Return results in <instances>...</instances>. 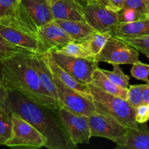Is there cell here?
I'll return each instance as SVG.
<instances>
[{"label": "cell", "instance_id": "6da1fadb", "mask_svg": "<svg viewBox=\"0 0 149 149\" xmlns=\"http://www.w3.org/2000/svg\"><path fill=\"white\" fill-rule=\"evenodd\" d=\"M8 89V97L1 109L15 113L36 128L47 140L45 148L74 149L60 118L58 110L50 109L28 98L17 90Z\"/></svg>", "mask_w": 149, "mask_h": 149}, {"label": "cell", "instance_id": "7a4b0ae2", "mask_svg": "<svg viewBox=\"0 0 149 149\" xmlns=\"http://www.w3.org/2000/svg\"><path fill=\"white\" fill-rule=\"evenodd\" d=\"M23 52L2 61L3 84L7 88L17 90L28 98L52 109L58 110L61 105L44 89L34 67L32 54Z\"/></svg>", "mask_w": 149, "mask_h": 149}, {"label": "cell", "instance_id": "3957f363", "mask_svg": "<svg viewBox=\"0 0 149 149\" xmlns=\"http://www.w3.org/2000/svg\"><path fill=\"white\" fill-rule=\"evenodd\" d=\"M87 85L96 113L110 116L129 129L138 128V123L135 119V109L127 100L105 93L91 83Z\"/></svg>", "mask_w": 149, "mask_h": 149}, {"label": "cell", "instance_id": "277c9868", "mask_svg": "<svg viewBox=\"0 0 149 149\" xmlns=\"http://www.w3.org/2000/svg\"><path fill=\"white\" fill-rule=\"evenodd\" d=\"M13 134L5 146L12 148H39L45 147L47 140L36 128L15 113H11Z\"/></svg>", "mask_w": 149, "mask_h": 149}, {"label": "cell", "instance_id": "5b68a950", "mask_svg": "<svg viewBox=\"0 0 149 149\" xmlns=\"http://www.w3.org/2000/svg\"><path fill=\"white\" fill-rule=\"evenodd\" d=\"M48 54L63 69L83 84L91 82L93 71L99 68L95 59L71 56L54 50L50 51Z\"/></svg>", "mask_w": 149, "mask_h": 149}, {"label": "cell", "instance_id": "8992f818", "mask_svg": "<svg viewBox=\"0 0 149 149\" xmlns=\"http://www.w3.org/2000/svg\"><path fill=\"white\" fill-rule=\"evenodd\" d=\"M139 51L117 36L111 35L104 47L94 58L95 61L111 64H130L139 61Z\"/></svg>", "mask_w": 149, "mask_h": 149}, {"label": "cell", "instance_id": "52a82bcc", "mask_svg": "<svg viewBox=\"0 0 149 149\" xmlns=\"http://www.w3.org/2000/svg\"><path fill=\"white\" fill-rule=\"evenodd\" d=\"M53 73V72H52ZM58 102L61 106L76 114L89 116L96 113L93 102L64 84L53 73Z\"/></svg>", "mask_w": 149, "mask_h": 149}, {"label": "cell", "instance_id": "ba28073f", "mask_svg": "<svg viewBox=\"0 0 149 149\" xmlns=\"http://www.w3.org/2000/svg\"><path fill=\"white\" fill-rule=\"evenodd\" d=\"M0 33L9 42L28 52L46 54L51 51L39 36L10 23L0 21Z\"/></svg>", "mask_w": 149, "mask_h": 149}, {"label": "cell", "instance_id": "9c48e42d", "mask_svg": "<svg viewBox=\"0 0 149 149\" xmlns=\"http://www.w3.org/2000/svg\"><path fill=\"white\" fill-rule=\"evenodd\" d=\"M84 17L86 23L99 32H110L119 22L118 12L107 7L99 0L86 2L84 6Z\"/></svg>", "mask_w": 149, "mask_h": 149}, {"label": "cell", "instance_id": "30bf717a", "mask_svg": "<svg viewBox=\"0 0 149 149\" xmlns=\"http://www.w3.org/2000/svg\"><path fill=\"white\" fill-rule=\"evenodd\" d=\"M0 21L39 36L38 29L23 7L21 0H0Z\"/></svg>", "mask_w": 149, "mask_h": 149}, {"label": "cell", "instance_id": "8fae6325", "mask_svg": "<svg viewBox=\"0 0 149 149\" xmlns=\"http://www.w3.org/2000/svg\"><path fill=\"white\" fill-rule=\"evenodd\" d=\"M91 137H99L116 143L126 135L129 128L115 119L99 113L88 116Z\"/></svg>", "mask_w": 149, "mask_h": 149}, {"label": "cell", "instance_id": "7c38bea8", "mask_svg": "<svg viewBox=\"0 0 149 149\" xmlns=\"http://www.w3.org/2000/svg\"><path fill=\"white\" fill-rule=\"evenodd\" d=\"M60 118L74 145L89 143L91 137L88 116L76 114L61 106L58 109Z\"/></svg>", "mask_w": 149, "mask_h": 149}, {"label": "cell", "instance_id": "4fadbf2b", "mask_svg": "<svg viewBox=\"0 0 149 149\" xmlns=\"http://www.w3.org/2000/svg\"><path fill=\"white\" fill-rule=\"evenodd\" d=\"M38 35L41 42L51 51L57 50L75 41L55 20L38 28Z\"/></svg>", "mask_w": 149, "mask_h": 149}, {"label": "cell", "instance_id": "5bb4252c", "mask_svg": "<svg viewBox=\"0 0 149 149\" xmlns=\"http://www.w3.org/2000/svg\"><path fill=\"white\" fill-rule=\"evenodd\" d=\"M54 20L86 22L84 6L77 0H49Z\"/></svg>", "mask_w": 149, "mask_h": 149}, {"label": "cell", "instance_id": "9a60e30c", "mask_svg": "<svg viewBox=\"0 0 149 149\" xmlns=\"http://www.w3.org/2000/svg\"><path fill=\"white\" fill-rule=\"evenodd\" d=\"M115 143V148L149 149V129L146 122L138 123L137 129H129Z\"/></svg>", "mask_w": 149, "mask_h": 149}, {"label": "cell", "instance_id": "2e32d148", "mask_svg": "<svg viewBox=\"0 0 149 149\" xmlns=\"http://www.w3.org/2000/svg\"><path fill=\"white\" fill-rule=\"evenodd\" d=\"M21 3L37 29L54 20L49 0H21Z\"/></svg>", "mask_w": 149, "mask_h": 149}, {"label": "cell", "instance_id": "e0dca14e", "mask_svg": "<svg viewBox=\"0 0 149 149\" xmlns=\"http://www.w3.org/2000/svg\"><path fill=\"white\" fill-rule=\"evenodd\" d=\"M32 61H33L34 67L37 72L44 89L49 93L53 98L58 102L53 75L47 63L44 54L33 53Z\"/></svg>", "mask_w": 149, "mask_h": 149}, {"label": "cell", "instance_id": "ac0fdd59", "mask_svg": "<svg viewBox=\"0 0 149 149\" xmlns=\"http://www.w3.org/2000/svg\"><path fill=\"white\" fill-rule=\"evenodd\" d=\"M111 35L118 37H137L149 35V17L131 23L118 22L110 30Z\"/></svg>", "mask_w": 149, "mask_h": 149}, {"label": "cell", "instance_id": "d6986e66", "mask_svg": "<svg viewBox=\"0 0 149 149\" xmlns=\"http://www.w3.org/2000/svg\"><path fill=\"white\" fill-rule=\"evenodd\" d=\"M45 58L46 59L47 63H48V65H49L50 68H51V71L64 83L67 86H68L70 88L73 89L75 91L78 92L80 94L84 95L85 97H87L89 100H92V97L90 93H89V87L88 85L86 84H83V83L77 81L75 78L70 75L68 72L63 69L59 65L56 63L55 61H53L51 55L48 53L44 54ZM93 101V100H92Z\"/></svg>", "mask_w": 149, "mask_h": 149}, {"label": "cell", "instance_id": "ffe728a7", "mask_svg": "<svg viewBox=\"0 0 149 149\" xmlns=\"http://www.w3.org/2000/svg\"><path fill=\"white\" fill-rule=\"evenodd\" d=\"M75 41L89 39L96 31L93 27L84 21L54 20Z\"/></svg>", "mask_w": 149, "mask_h": 149}, {"label": "cell", "instance_id": "44dd1931", "mask_svg": "<svg viewBox=\"0 0 149 149\" xmlns=\"http://www.w3.org/2000/svg\"><path fill=\"white\" fill-rule=\"evenodd\" d=\"M92 84L97 87L98 88L108 93L109 94L118 96L121 98L127 100V90L128 89H123L118 87L112 82L101 71V68H97L93 73L92 75Z\"/></svg>", "mask_w": 149, "mask_h": 149}, {"label": "cell", "instance_id": "7402d4cb", "mask_svg": "<svg viewBox=\"0 0 149 149\" xmlns=\"http://www.w3.org/2000/svg\"><path fill=\"white\" fill-rule=\"evenodd\" d=\"M111 36L109 31L96 32L93 33L89 39L85 41H80L89 53L93 58L100 52L102 48L106 44L107 41Z\"/></svg>", "mask_w": 149, "mask_h": 149}, {"label": "cell", "instance_id": "603a6c76", "mask_svg": "<svg viewBox=\"0 0 149 149\" xmlns=\"http://www.w3.org/2000/svg\"><path fill=\"white\" fill-rule=\"evenodd\" d=\"M13 134L11 113L0 108V146L5 145Z\"/></svg>", "mask_w": 149, "mask_h": 149}, {"label": "cell", "instance_id": "cb8c5ba5", "mask_svg": "<svg viewBox=\"0 0 149 149\" xmlns=\"http://www.w3.org/2000/svg\"><path fill=\"white\" fill-rule=\"evenodd\" d=\"M54 51L66 54V55H71V56L94 59L92 57V55L89 53V51L85 48V47L83 46L80 41H74V42H70V43L67 44L60 49Z\"/></svg>", "mask_w": 149, "mask_h": 149}, {"label": "cell", "instance_id": "d4e9b609", "mask_svg": "<svg viewBox=\"0 0 149 149\" xmlns=\"http://www.w3.org/2000/svg\"><path fill=\"white\" fill-rule=\"evenodd\" d=\"M112 66L113 70L111 71L104 69L101 71L115 85L123 89H128L129 77L124 74L118 64H112Z\"/></svg>", "mask_w": 149, "mask_h": 149}, {"label": "cell", "instance_id": "484cf974", "mask_svg": "<svg viewBox=\"0 0 149 149\" xmlns=\"http://www.w3.org/2000/svg\"><path fill=\"white\" fill-rule=\"evenodd\" d=\"M118 37V36H117ZM149 58V35L137 37H118Z\"/></svg>", "mask_w": 149, "mask_h": 149}, {"label": "cell", "instance_id": "4316f807", "mask_svg": "<svg viewBox=\"0 0 149 149\" xmlns=\"http://www.w3.org/2000/svg\"><path fill=\"white\" fill-rule=\"evenodd\" d=\"M145 85L146 84L131 85L127 90V100L135 109L139 106L143 104V93Z\"/></svg>", "mask_w": 149, "mask_h": 149}, {"label": "cell", "instance_id": "83f0119b", "mask_svg": "<svg viewBox=\"0 0 149 149\" xmlns=\"http://www.w3.org/2000/svg\"><path fill=\"white\" fill-rule=\"evenodd\" d=\"M28 52L6 40L0 33V61H3L20 52Z\"/></svg>", "mask_w": 149, "mask_h": 149}, {"label": "cell", "instance_id": "f1b7e54d", "mask_svg": "<svg viewBox=\"0 0 149 149\" xmlns=\"http://www.w3.org/2000/svg\"><path fill=\"white\" fill-rule=\"evenodd\" d=\"M146 17H148L132 9L123 8L118 12V20L120 23H131Z\"/></svg>", "mask_w": 149, "mask_h": 149}, {"label": "cell", "instance_id": "f546056e", "mask_svg": "<svg viewBox=\"0 0 149 149\" xmlns=\"http://www.w3.org/2000/svg\"><path fill=\"white\" fill-rule=\"evenodd\" d=\"M130 72L134 78L147 81L149 77V65L138 61L133 64Z\"/></svg>", "mask_w": 149, "mask_h": 149}, {"label": "cell", "instance_id": "4dcf8cb0", "mask_svg": "<svg viewBox=\"0 0 149 149\" xmlns=\"http://www.w3.org/2000/svg\"><path fill=\"white\" fill-rule=\"evenodd\" d=\"M123 8L132 9L149 17L147 14V10H146L145 0H125Z\"/></svg>", "mask_w": 149, "mask_h": 149}, {"label": "cell", "instance_id": "1f68e13d", "mask_svg": "<svg viewBox=\"0 0 149 149\" xmlns=\"http://www.w3.org/2000/svg\"><path fill=\"white\" fill-rule=\"evenodd\" d=\"M135 119L137 123H145L149 121V103H143L135 109Z\"/></svg>", "mask_w": 149, "mask_h": 149}, {"label": "cell", "instance_id": "d6a6232c", "mask_svg": "<svg viewBox=\"0 0 149 149\" xmlns=\"http://www.w3.org/2000/svg\"><path fill=\"white\" fill-rule=\"evenodd\" d=\"M99 1L108 8L118 13L123 9L125 0H99Z\"/></svg>", "mask_w": 149, "mask_h": 149}, {"label": "cell", "instance_id": "836d02e7", "mask_svg": "<svg viewBox=\"0 0 149 149\" xmlns=\"http://www.w3.org/2000/svg\"><path fill=\"white\" fill-rule=\"evenodd\" d=\"M8 97V89L3 83L0 82V107L4 105Z\"/></svg>", "mask_w": 149, "mask_h": 149}, {"label": "cell", "instance_id": "e575fe53", "mask_svg": "<svg viewBox=\"0 0 149 149\" xmlns=\"http://www.w3.org/2000/svg\"><path fill=\"white\" fill-rule=\"evenodd\" d=\"M143 103H149V79L146 81V85L143 93Z\"/></svg>", "mask_w": 149, "mask_h": 149}, {"label": "cell", "instance_id": "d590c367", "mask_svg": "<svg viewBox=\"0 0 149 149\" xmlns=\"http://www.w3.org/2000/svg\"><path fill=\"white\" fill-rule=\"evenodd\" d=\"M3 77H4V66L2 61H0V82L3 83Z\"/></svg>", "mask_w": 149, "mask_h": 149}, {"label": "cell", "instance_id": "8d00e7d4", "mask_svg": "<svg viewBox=\"0 0 149 149\" xmlns=\"http://www.w3.org/2000/svg\"><path fill=\"white\" fill-rule=\"evenodd\" d=\"M145 6L146 10H147V14L149 16V0H145Z\"/></svg>", "mask_w": 149, "mask_h": 149}, {"label": "cell", "instance_id": "74e56055", "mask_svg": "<svg viewBox=\"0 0 149 149\" xmlns=\"http://www.w3.org/2000/svg\"><path fill=\"white\" fill-rule=\"evenodd\" d=\"M80 1H86V2H87V1H92V0H80Z\"/></svg>", "mask_w": 149, "mask_h": 149}]
</instances>
